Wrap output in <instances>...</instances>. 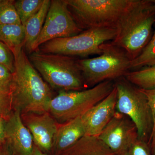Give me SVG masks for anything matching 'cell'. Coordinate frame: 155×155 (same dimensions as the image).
Here are the masks:
<instances>
[{"instance_id":"obj_1","label":"cell","mask_w":155,"mask_h":155,"mask_svg":"<svg viewBox=\"0 0 155 155\" xmlns=\"http://www.w3.org/2000/svg\"><path fill=\"white\" fill-rule=\"evenodd\" d=\"M12 52L15 61L11 89L14 110L21 114L48 112L53 98L51 87L31 63L24 46Z\"/></svg>"},{"instance_id":"obj_2","label":"cell","mask_w":155,"mask_h":155,"mask_svg":"<svg viewBox=\"0 0 155 155\" xmlns=\"http://www.w3.org/2000/svg\"><path fill=\"white\" fill-rule=\"evenodd\" d=\"M155 22V0H131L116 25L112 41L132 61L150 41Z\"/></svg>"},{"instance_id":"obj_3","label":"cell","mask_w":155,"mask_h":155,"mask_svg":"<svg viewBox=\"0 0 155 155\" xmlns=\"http://www.w3.org/2000/svg\"><path fill=\"white\" fill-rule=\"evenodd\" d=\"M31 63L52 88L76 91L87 88L78 60L71 56L35 51L29 54Z\"/></svg>"},{"instance_id":"obj_4","label":"cell","mask_w":155,"mask_h":155,"mask_svg":"<svg viewBox=\"0 0 155 155\" xmlns=\"http://www.w3.org/2000/svg\"><path fill=\"white\" fill-rule=\"evenodd\" d=\"M100 48L102 52L98 57L78 60L87 87L123 77L130 70L131 60L121 48L112 41L104 43Z\"/></svg>"},{"instance_id":"obj_5","label":"cell","mask_w":155,"mask_h":155,"mask_svg":"<svg viewBox=\"0 0 155 155\" xmlns=\"http://www.w3.org/2000/svg\"><path fill=\"white\" fill-rule=\"evenodd\" d=\"M115 87L114 81H107L81 91H60L49 104L48 112L59 123L81 116L104 99Z\"/></svg>"},{"instance_id":"obj_6","label":"cell","mask_w":155,"mask_h":155,"mask_svg":"<svg viewBox=\"0 0 155 155\" xmlns=\"http://www.w3.org/2000/svg\"><path fill=\"white\" fill-rule=\"evenodd\" d=\"M73 18L83 30L116 28L131 0H65Z\"/></svg>"},{"instance_id":"obj_7","label":"cell","mask_w":155,"mask_h":155,"mask_svg":"<svg viewBox=\"0 0 155 155\" xmlns=\"http://www.w3.org/2000/svg\"><path fill=\"white\" fill-rule=\"evenodd\" d=\"M114 81L117 91L116 111L130 118L137 128L139 139L150 146L153 124L145 95L124 76Z\"/></svg>"},{"instance_id":"obj_8","label":"cell","mask_w":155,"mask_h":155,"mask_svg":"<svg viewBox=\"0 0 155 155\" xmlns=\"http://www.w3.org/2000/svg\"><path fill=\"white\" fill-rule=\"evenodd\" d=\"M116 34L115 28H90L75 36L47 42L41 45L37 51L71 57L100 55L102 52L100 48L101 45L114 40Z\"/></svg>"},{"instance_id":"obj_9","label":"cell","mask_w":155,"mask_h":155,"mask_svg":"<svg viewBox=\"0 0 155 155\" xmlns=\"http://www.w3.org/2000/svg\"><path fill=\"white\" fill-rule=\"evenodd\" d=\"M83 31L75 22L65 0L51 1L44 25L34 44L33 52L47 42L75 36Z\"/></svg>"},{"instance_id":"obj_10","label":"cell","mask_w":155,"mask_h":155,"mask_svg":"<svg viewBox=\"0 0 155 155\" xmlns=\"http://www.w3.org/2000/svg\"><path fill=\"white\" fill-rule=\"evenodd\" d=\"M98 137L115 155L123 154L139 138L133 121L117 111Z\"/></svg>"},{"instance_id":"obj_11","label":"cell","mask_w":155,"mask_h":155,"mask_svg":"<svg viewBox=\"0 0 155 155\" xmlns=\"http://www.w3.org/2000/svg\"><path fill=\"white\" fill-rule=\"evenodd\" d=\"M21 117L32 135L34 144L43 152L51 153L58 122L48 112L24 113Z\"/></svg>"},{"instance_id":"obj_12","label":"cell","mask_w":155,"mask_h":155,"mask_svg":"<svg viewBox=\"0 0 155 155\" xmlns=\"http://www.w3.org/2000/svg\"><path fill=\"white\" fill-rule=\"evenodd\" d=\"M117 91L116 87L107 96L81 116L85 135L98 136L116 113Z\"/></svg>"},{"instance_id":"obj_13","label":"cell","mask_w":155,"mask_h":155,"mask_svg":"<svg viewBox=\"0 0 155 155\" xmlns=\"http://www.w3.org/2000/svg\"><path fill=\"white\" fill-rule=\"evenodd\" d=\"M5 140L16 155H31L34 143L30 131L22 122L21 113L14 110L5 124Z\"/></svg>"},{"instance_id":"obj_14","label":"cell","mask_w":155,"mask_h":155,"mask_svg":"<svg viewBox=\"0 0 155 155\" xmlns=\"http://www.w3.org/2000/svg\"><path fill=\"white\" fill-rule=\"evenodd\" d=\"M85 135L81 116L58 124L51 153L60 155Z\"/></svg>"},{"instance_id":"obj_15","label":"cell","mask_w":155,"mask_h":155,"mask_svg":"<svg viewBox=\"0 0 155 155\" xmlns=\"http://www.w3.org/2000/svg\"><path fill=\"white\" fill-rule=\"evenodd\" d=\"M60 155H115L98 136L84 135Z\"/></svg>"},{"instance_id":"obj_16","label":"cell","mask_w":155,"mask_h":155,"mask_svg":"<svg viewBox=\"0 0 155 155\" xmlns=\"http://www.w3.org/2000/svg\"><path fill=\"white\" fill-rule=\"evenodd\" d=\"M51 1L44 0L43 3L39 11L31 17L24 25L25 41L24 48L30 54L33 52L35 42L38 38L49 9Z\"/></svg>"},{"instance_id":"obj_17","label":"cell","mask_w":155,"mask_h":155,"mask_svg":"<svg viewBox=\"0 0 155 155\" xmlns=\"http://www.w3.org/2000/svg\"><path fill=\"white\" fill-rule=\"evenodd\" d=\"M25 27L22 24H0V41L12 51L25 45Z\"/></svg>"},{"instance_id":"obj_18","label":"cell","mask_w":155,"mask_h":155,"mask_svg":"<svg viewBox=\"0 0 155 155\" xmlns=\"http://www.w3.org/2000/svg\"><path fill=\"white\" fill-rule=\"evenodd\" d=\"M124 77L138 88L154 89H155V65L128 71Z\"/></svg>"},{"instance_id":"obj_19","label":"cell","mask_w":155,"mask_h":155,"mask_svg":"<svg viewBox=\"0 0 155 155\" xmlns=\"http://www.w3.org/2000/svg\"><path fill=\"white\" fill-rule=\"evenodd\" d=\"M155 65V31L153 36L140 54L131 61L130 69L137 70Z\"/></svg>"},{"instance_id":"obj_20","label":"cell","mask_w":155,"mask_h":155,"mask_svg":"<svg viewBox=\"0 0 155 155\" xmlns=\"http://www.w3.org/2000/svg\"><path fill=\"white\" fill-rule=\"evenodd\" d=\"M44 0H18L14 1V6L23 25L36 14L43 3Z\"/></svg>"},{"instance_id":"obj_21","label":"cell","mask_w":155,"mask_h":155,"mask_svg":"<svg viewBox=\"0 0 155 155\" xmlns=\"http://www.w3.org/2000/svg\"><path fill=\"white\" fill-rule=\"evenodd\" d=\"M14 3V1L1 0L0 24H22Z\"/></svg>"},{"instance_id":"obj_22","label":"cell","mask_w":155,"mask_h":155,"mask_svg":"<svg viewBox=\"0 0 155 155\" xmlns=\"http://www.w3.org/2000/svg\"><path fill=\"white\" fill-rule=\"evenodd\" d=\"M13 112L11 93L0 92V117L7 121Z\"/></svg>"},{"instance_id":"obj_23","label":"cell","mask_w":155,"mask_h":155,"mask_svg":"<svg viewBox=\"0 0 155 155\" xmlns=\"http://www.w3.org/2000/svg\"><path fill=\"white\" fill-rule=\"evenodd\" d=\"M0 64L6 67L12 73L15 70L14 54L8 46L0 41Z\"/></svg>"},{"instance_id":"obj_24","label":"cell","mask_w":155,"mask_h":155,"mask_svg":"<svg viewBox=\"0 0 155 155\" xmlns=\"http://www.w3.org/2000/svg\"><path fill=\"white\" fill-rule=\"evenodd\" d=\"M13 81V73L0 64V92L11 93Z\"/></svg>"},{"instance_id":"obj_25","label":"cell","mask_w":155,"mask_h":155,"mask_svg":"<svg viewBox=\"0 0 155 155\" xmlns=\"http://www.w3.org/2000/svg\"><path fill=\"white\" fill-rule=\"evenodd\" d=\"M122 155H153L147 143L138 139Z\"/></svg>"},{"instance_id":"obj_26","label":"cell","mask_w":155,"mask_h":155,"mask_svg":"<svg viewBox=\"0 0 155 155\" xmlns=\"http://www.w3.org/2000/svg\"><path fill=\"white\" fill-rule=\"evenodd\" d=\"M140 89L143 93L145 95L149 104L153 119V130L151 138L150 147H153L155 144V89L151 90H145Z\"/></svg>"},{"instance_id":"obj_27","label":"cell","mask_w":155,"mask_h":155,"mask_svg":"<svg viewBox=\"0 0 155 155\" xmlns=\"http://www.w3.org/2000/svg\"><path fill=\"white\" fill-rule=\"evenodd\" d=\"M0 155H16L6 140L0 143Z\"/></svg>"},{"instance_id":"obj_28","label":"cell","mask_w":155,"mask_h":155,"mask_svg":"<svg viewBox=\"0 0 155 155\" xmlns=\"http://www.w3.org/2000/svg\"><path fill=\"white\" fill-rule=\"evenodd\" d=\"M6 120L0 118V143L5 140Z\"/></svg>"},{"instance_id":"obj_29","label":"cell","mask_w":155,"mask_h":155,"mask_svg":"<svg viewBox=\"0 0 155 155\" xmlns=\"http://www.w3.org/2000/svg\"><path fill=\"white\" fill-rule=\"evenodd\" d=\"M31 155H49L42 152L38 147L35 145L32 152Z\"/></svg>"},{"instance_id":"obj_30","label":"cell","mask_w":155,"mask_h":155,"mask_svg":"<svg viewBox=\"0 0 155 155\" xmlns=\"http://www.w3.org/2000/svg\"><path fill=\"white\" fill-rule=\"evenodd\" d=\"M150 149L152 155H155V144L153 147H151Z\"/></svg>"},{"instance_id":"obj_31","label":"cell","mask_w":155,"mask_h":155,"mask_svg":"<svg viewBox=\"0 0 155 155\" xmlns=\"http://www.w3.org/2000/svg\"><path fill=\"white\" fill-rule=\"evenodd\" d=\"M0 2H1V0H0Z\"/></svg>"},{"instance_id":"obj_32","label":"cell","mask_w":155,"mask_h":155,"mask_svg":"<svg viewBox=\"0 0 155 155\" xmlns=\"http://www.w3.org/2000/svg\"><path fill=\"white\" fill-rule=\"evenodd\" d=\"M1 118V117H0V118Z\"/></svg>"}]
</instances>
